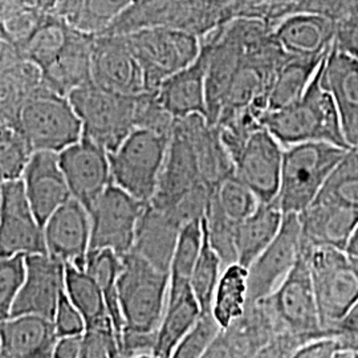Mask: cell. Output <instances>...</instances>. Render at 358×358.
<instances>
[{
  "label": "cell",
  "instance_id": "6da1fadb",
  "mask_svg": "<svg viewBox=\"0 0 358 358\" xmlns=\"http://www.w3.org/2000/svg\"><path fill=\"white\" fill-rule=\"evenodd\" d=\"M320 66L299 101L267 110L262 117V125L284 148L309 141L331 142L350 148L332 94L321 83Z\"/></svg>",
  "mask_w": 358,
  "mask_h": 358
},
{
  "label": "cell",
  "instance_id": "7a4b0ae2",
  "mask_svg": "<svg viewBox=\"0 0 358 358\" xmlns=\"http://www.w3.org/2000/svg\"><path fill=\"white\" fill-rule=\"evenodd\" d=\"M349 148L309 141L284 148L278 203L284 214H300L319 196Z\"/></svg>",
  "mask_w": 358,
  "mask_h": 358
},
{
  "label": "cell",
  "instance_id": "3957f363",
  "mask_svg": "<svg viewBox=\"0 0 358 358\" xmlns=\"http://www.w3.org/2000/svg\"><path fill=\"white\" fill-rule=\"evenodd\" d=\"M117 288L125 328L157 332L166 308L170 273L155 268L130 251L122 256Z\"/></svg>",
  "mask_w": 358,
  "mask_h": 358
},
{
  "label": "cell",
  "instance_id": "277c9868",
  "mask_svg": "<svg viewBox=\"0 0 358 358\" xmlns=\"http://www.w3.org/2000/svg\"><path fill=\"white\" fill-rule=\"evenodd\" d=\"M125 36L145 75L146 90H158L164 80L192 64L202 51V40L177 27H142Z\"/></svg>",
  "mask_w": 358,
  "mask_h": 358
},
{
  "label": "cell",
  "instance_id": "5b68a950",
  "mask_svg": "<svg viewBox=\"0 0 358 358\" xmlns=\"http://www.w3.org/2000/svg\"><path fill=\"white\" fill-rule=\"evenodd\" d=\"M68 97L83 122V136L109 153L136 129V96L105 90L90 81L71 92Z\"/></svg>",
  "mask_w": 358,
  "mask_h": 358
},
{
  "label": "cell",
  "instance_id": "8992f818",
  "mask_svg": "<svg viewBox=\"0 0 358 358\" xmlns=\"http://www.w3.org/2000/svg\"><path fill=\"white\" fill-rule=\"evenodd\" d=\"M266 301L279 333H294L306 343L332 337L321 325L320 313L309 268V248L303 244L292 271ZM278 333V334H279Z\"/></svg>",
  "mask_w": 358,
  "mask_h": 358
},
{
  "label": "cell",
  "instance_id": "52a82bcc",
  "mask_svg": "<svg viewBox=\"0 0 358 358\" xmlns=\"http://www.w3.org/2000/svg\"><path fill=\"white\" fill-rule=\"evenodd\" d=\"M170 137L134 129L115 152L109 153L112 180L143 203L157 192Z\"/></svg>",
  "mask_w": 358,
  "mask_h": 358
},
{
  "label": "cell",
  "instance_id": "ba28073f",
  "mask_svg": "<svg viewBox=\"0 0 358 358\" xmlns=\"http://www.w3.org/2000/svg\"><path fill=\"white\" fill-rule=\"evenodd\" d=\"M36 150L60 153L83 138V122L69 97L44 87L19 110L13 124Z\"/></svg>",
  "mask_w": 358,
  "mask_h": 358
},
{
  "label": "cell",
  "instance_id": "9c48e42d",
  "mask_svg": "<svg viewBox=\"0 0 358 358\" xmlns=\"http://www.w3.org/2000/svg\"><path fill=\"white\" fill-rule=\"evenodd\" d=\"M309 268L321 325L333 337L337 324L358 301V271L344 250L332 247L309 248Z\"/></svg>",
  "mask_w": 358,
  "mask_h": 358
},
{
  "label": "cell",
  "instance_id": "30bf717a",
  "mask_svg": "<svg viewBox=\"0 0 358 358\" xmlns=\"http://www.w3.org/2000/svg\"><path fill=\"white\" fill-rule=\"evenodd\" d=\"M146 205L112 183L90 210V250L109 248L120 256L129 254Z\"/></svg>",
  "mask_w": 358,
  "mask_h": 358
},
{
  "label": "cell",
  "instance_id": "8fae6325",
  "mask_svg": "<svg viewBox=\"0 0 358 358\" xmlns=\"http://www.w3.org/2000/svg\"><path fill=\"white\" fill-rule=\"evenodd\" d=\"M47 252L44 227L28 201L23 179L3 180L0 187V257Z\"/></svg>",
  "mask_w": 358,
  "mask_h": 358
},
{
  "label": "cell",
  "instance_id": "7c38bea8",
  "mask_svg": "<svg viewBox=\"0 0 358 358\" xmlns=\"http://www.w3.org/2000/svg\"><path fill=\"white\" fill-rule=\"evenodd\" d=\"M303 247L299 214H284L282 229L272 243L248 267V303L272 294L288 276Z\"/></svg>",
  "mask_w": 358,
  "mask_h": 358
},
{
  "label": "cell",
  "instance_id": "4fadbf2b",
  "mask_svg": "<svg viewBox=\"0 0 358 358\" xmlns=\"http://www.w3.org/2000/svg\"><path fill=\"white\" fill-rule=\"evenodd\" d=\"M92 81L105 90L129 96L146 90L141 63L125 34L96 35L92 52Z\"/></svg>",
  "mask_w": 358,
  "mask_h": 358
},
{
  "label": "cell",
  "instance_id": "5bb4252c",
  "mask_svg": "<svg viewBox=\"0 0 358 358\" xmlns=\"http://www.w3.org/2000/svg\"><path fill=\"white\" fill-rule=\"evenodd\" d=\"M72 196L90 211L112 183L109 152L83 136L59 153Z\"/></svg>",
  "mask_w": 358,
  "mask_h": 358
},
{
  "label": "cell",
  "instance_id": "9a60e30c",
  "mask_svg": "<svg viewBox=\"0 0 358 358\" xmlns=\"http://www.w3.org/2000/svg\"><path fill=\"white\" fill-rule=\"evenodd\" d=\"M284 146L266 127L250 136L235 159V176L254 192L259 202L278 198L282 178Z\"/></svg>",
  "mask_w": 358,
  "mask_h": 358
},
{
  "label": "cell",
  "instance_id": "2e32d148",
  "mask_svg": "<svg viewBox=\"0 0 358 358\" xmlns=\"http://www.w3.org/2000/svg\"><path fill=\"white\" fill-rule=\"evenodd\" d=\"M65 292V263L51 254L27 255V278L15 299L11 316L34 313L55 319Z\"/></svg>",
  "mask_w": 358,
  "mask_h": 358
},
{
  "label": "cell",
  "instance_id": "e0dca14e",
  "mask_svg": "<svg viewBox=\"0 0 358 358\" xmlns=\"http://www.w3.org/2000/svg\"><path fill=\"white\" fill-rule=\"evenodd\" d=\"M279 333L264 300L247 304L243 315L223 328L203 357H257Z\"/></svg>",
  "mask_w": 358,
  "mask_h": 358
},
{
  "label": "cell",
  "instance_id": "ac0fdd59",
  "mask_svg": "<svg viewBox=\"0 0 358 358\" xmlns=\"http://www.w3.org/2000/svg\"><path fill=\"white\" fill-rule=\"evenodd\" d=\"M321 83L332 94L349 146H358V57L334 44L322 60Z\"/></svg>",
  "mask_w": 358,
  "mask_h": 358
},
{
  "label": "cell",
  "instance_id": "d6986e66",
  "mask_svg": "<svg viewBox=\"0 0 358 358\" xmlns=\"http://www.w3.org/2000/svg\"><path fill=\"white\" fill-rule=\"evenodd\" d=\"M22 179L28 201L43 227L55 211L73 198L56 152L36 150Z\"/></svg>",
  "mask_w": 358,
  "mask_h": 358
},
{
  "label": "cell",
  "instance_id": "ffe728a7",
  "mask_svg": "<svg viewBox=\"0 0 358 358\" xmlns=\"http://www.w3.org/2000/svg\"><path fill=\"white\" fill-rule=\"evenodd\" d=\"M44 236L48 254L85 268L90 250V215L85 206L69 199L47 220Z\"/></svg>",
  "mask_w": 358,
  "mask_h": 358
},
{
  "label": "cell",
  "instance_id": "44dd1931",
  "mask_svg": "<svg viewBox=\"0 0 358 358\" xmlns=\"http://www.w3.org/2000/svg\"><path fill=\"white\" fill-rule=\"evenodd\" d=\"M201 183L203 179L192 143L174 124L158 187L150 203L169 213Z\"/></svg>",
  "mask_w": 358,
  "mask_h": 358
},
{
  "label": "cell",
  "instance_id": "7402d4cb",
  "mask_svg": "<svg viewBox=\"0 0 358 358\" xmlns=\"http://www.w3.org/2000/svg\"><path fill=\"white\" fill-rule=\"evenodd\" d=\"M176 127L187 137L196 157L201 177L210 189L235 174V164L222 141L217 125L203 115H192L176 120Z\"/></svg>",
  "mask_w": 358,
  "mask_h": 358
},
{
  "label": "cell",
  "instance_id": "603a6c76",
  "mask_svg": "<svg viewBox=\"0 0 358 358\" xmlns=\"http://www.w3.org/2000/svg\"><path fill=\"white\" fill-rule=\"evenodd\" d=\"M3 358H51L59 334L53 320L26 313L0 320Z\"/></svg>",
  "mask_w": 358,
  "mask_h": 358
},
{
  "label": "cell",
  "instance_id": "cb8c5ba5",
  "mask_svg": "<svg viewBox=\"0 0 358 358\" xmlns=\"http://www.w3.org/2000/svg\"><path fill=\"white\" fill-rule=\"evenodd\" d=\"M303 244L308 248L345 250L358 224V211L332 202L315 201L299 214Z\"/></svg>",
  "mask_w": 358,
  "mask_h": 358
},
{
  "label": "cell",
  "instance_id": "d4e9b609",
  "mask_svg": "<svg viewBox=\"0 0 358 358\" xmlns=\"http://www.w3.org/2000/svg\"><path fill=\"white\" fill-rule=\"evenodd\" d=\"M182 224L166 211L148 203L137 224L131 251L170 273Z\"/></svg>",
  "mask_w": 358,
  "mask_h": 358
},
{
  "label": "cell",
  "instance_id": "484cf974",
  "mask_svg": "<svg viewBox=\"0 0 358 358\" xmlns=\"http://www.w3.org/2000/svg\"><path fill=\"white\" fill-rule=\"evenodd\" d=\"M208 52L202 43V51L192 64L167 77L157 90L158 97L174 118L203 115L207 117L206 73Z\"/></svg>",
  "mask_w": 358,
  "mask_h": 358
},
{
  "label": "cell",
  "instance_id": "4316f807",
  "mask_svg": "<svg viewBox=\"0 0 358 358\" xmlns=\"http://www.w3.org/2000/svg\"><path fill=\"white\" fill-rule=\"evenodd\" d=\"M96 35L71 27L69 38L63 51L52 64L43 69L47 88L69 96L71 92L92 81V52Z\"/></svg>",
  "mask_w": 358,
  "mask_h": 358
},
{
  "label": "cell",
  "instance_id": "83f0119b",
  "mask_svg": "<svg viewBox=\"0 0 358 358\" xmlns=\"http://www.w3.org/2000/svg\"><path fill=\"white\" fill-rule=\"evenodd\" d=\"M202 315L190 282L170 284L166 308L157 331L154 358H170Z\"/></svg>",
  "mask_w": 358,
  "mask_h": 358
},
{
  "label": "cell",
  "instance_id": "f1b7e54d",
  "mask_svg": "<svg viewBox=\"0 0 358 358\" xmlns=\"http://www.w3.org/2000/svg\"><path fill=\"white\" fill-rule=\"evenodd\" d=\"M332 23L316 13H297L282 20L273 38L288 56H324L332 48Z\"/></svg>",
  "mask_w": 358,
  "mask_h": 358
},
{
  "label": "cell",
  "instance_id": "f546056e",
  "mask_svg": "<svg viewBox=\"0 0 358 358\" xmlns=\"http://www.w3.org/2000/svg\"><path fill=\"white\" fill-rule=\"evenodd\" d=\"M284 213L278 199L259 202L254 213L241 222L238 229V263L250 267L282 229Z\"/></svg>",
  "mask_w": 358,
  "mask_h": 358
},
{
  "label": "cell",
  "instance_id": "4dcf8cb0",
  "mask_svg": "<svg viewBox=\"0 0 358 358\" xmlns=\"http://www.w3.org/2000/svg\"><path fill=\"white\" fill-rule=\"evenodd\" d=\"M138 0H57L56 16L75 29L99 35L106 32Z\"/></svg>",
  "mask_w": 358,
  "mask_h": 358
},
{
  "label": "cell",
  "instance_id": "1f68e13d",
  "mask_svg": "<svg viewBox=\"0 0 358 358\" xmlns=\"http://www.w3.org/2000/svg\"><path fill=\"white\" fill-rule=\"evenodd\" d=\"M0 115L1 124H13L22 106L43 90V72L26 57L1 66Z\"/></svg>",
  "mask_w": 358,
  "mask_h": 358
},
{
  "label": "cell",
  "instance_id": "d6a6232c",
  "mask_svg": "<svg viewBox=\"0 0 358 358\" xmlns=\"http://www.w3.org/2000/svg\"><path fill=\"white\" fill-rule=\"evenodd\" d=\"M327 55L313 57L288 56L273 77L269 90L268 110L299 101L307 92Z\"/></svg>",
  "mask_w": 358,
  "mask_h": 358
},
{
  "label": "cell",
  "instance_id": "836d02e7",
  "mask_svg": "<svg viewBox=\"0 0 358 358\" xmlns=\"http://www.w3.org/2000/svg\"><path fill=\"white\" fill-rule=\"evenodd\" d=\"M85 269L97 282L103 291L108 313L113 321L117 338H118V345H120L121 336L125 329V320H124L120 297H118V288H117L118 276L122 269V256L118 255L113 250H109V248L90 250L87 256Z\"/></svg>",
  "mask_w": 358,
  "mask_h": 358
},
{
  "label": "cell",
  "instance_id": "e575fe53",
  "mask_svg": "<svg viewBox=\"0 0 358 358\" xmlns=\"http://www.w3.org/2000/svg\"><path fill=\"white\" fill-rule=\"evenodd\" d=\"M247 303L248 268L241 263H232L220 275L211 312L223 329L243 315Z\"/></svg>",
  "mask_w": 358,
  "mask_h": 358
},
{
  "label": "cell",
  "instance_id": "d590c367",
  "mask_svg": "<svg viewBox=\"0 0 358 358\" xmlns=\"http://www.w3.org/2000/svg\"><path fill=\"white\" fill-rule=\"evenodd\" d=\"M65 292L83 315L87 327L109 316L103 291L87 269L65 263Z\"/></svg>",
  "mask_w": 358,
  "mask_h": 358
},
{
  "label": "cell",
  "instance_id": "8d00e7d4",
  "mask_svg": "<svg viewBox=\"0 0 358 358\" xmlns=\"http://www.w3.org/2000/svg\"><path fill=\"white\" fill-rule=\"evenodd\" d=\"M71 27L59 16H51L19 45L24 57L43 71L55 62L69 38Z\"/></svg>",
  "mask_w": 358,
  "mask_h": 358
},
{
  "label": "cell",
  "instance_id": "74e56055",
  "mask_svg": "<svg viewBox=\"0 0 358 358\" xmlns=\"http://www.w3.org/2000/svg\"><path fill=\"white\" fill-rule=\"evenodd\" d=\"M316 201L332 202L358 211V146H350L346 150Z\"/></svg>",
  "mask_w": 358,
  "mask_h": 358
},
{
  "label": "cell",
  "instance_id": "f35d334b",
  "mask_svg": "<svg viewBox=\"0 0 358 358\" xmlns=\"http://www.w3.org/2000/svg\"><path fill=\"white\" fill-rule=\"evenodd\" d=\"M239 224L241 223L232 220L223 213L214 199V195H211L210 205L203 217V227L208 242L222 260L223 268L232 263H238L236 239Z\"/></svg>",
  "mask_w": 358,
  "mask_h": 358
},
{
  "label": "cell",
  "instance_id": "ab89813d",
  "mask_svg": "<svg viewBox=\"0 0 358 358\" xmlns=\"http://www.w3.org/2000/svg\"><path fill=\"white\" fill-rule=\"evenodd\" d=\"M203 241V219L192 220L182 226L170 268V284L190 282L192 271L195 268V264L202 252Z\"/></svg>",
  "mask_w": 358,
  "mask_h": 358
},
{
  "label": "cell",
  "instance_id": "60d3db41",
  "mask_svg": "<svg viewBox=\"0 0 358 358\" xmlns=\"http://www.w3.org/2000/svg\"><path fill=\"white\" fill-rule=\"evenodd\" d=\"M0 176L3 180L23 178L27 166L35 153L24 133L8 124H0Z\"/></svg>",
  "mask_w": 358,
  "mask_h": 358
},
{
  "label": "cell",
  "instance_id": "b9f144b4",
  "mask_svg": "<svg viewBox=\"0 0 358 358\" xmlns=\"http://www.w3.org/2000/svg\"><path fill=\"white\" fill-rule=\"evenodd\" d=\"M222 272H223L222 260L214 251V248L211 247L205 232L202 252L199 255V259L195 264V268L192 271V278H190V287L201 306L202 313L211 312L214 294H215V289H217Z\"/></svg>",
  "mask_w": 358,
  "mask_h": 358
},
{
  "label": "cell",
  "instance_id": "7bdbcfd3",
  "mask_svg": "<svg viewBox=\"0 0 358 358\" xmlns=\"http://www.w3.org/2000/svg\"><path fill=\"white\" fill-rule=\"evenodd\" d=\"M213 195L223 213L238 223L251 215L259 205L254 192L235 174L217 185Z\"/></svg>",
  "mask_w": 358,
  "mask_h": 358
},
{
  "label": "cell",
  "instance_id": "ee69618b",
  "mask_svg": "<svg viewBox=\"0 0 358 358\" xmlns=\"http://www.w3.org/2000/svg\"><path fill=\"white\" fill-rule=\"evenodd\" d=\"M176 120L161 103L157 90H145L136 94L134 125L162 136H171Z\"/></svg>",
  "mask_w": 358,
  "mask_h": 358
},
{
  "label": "cell",
  "instance_id": "f6af8a7d",
  "mask_svg": "<svg viewBox=\"0 0 358 358\" xmlns=\"http://www.w3.org/2000/svg\"><path fill=\"white\" fill-rule=\"evenodd\" d=\"M27 278V255L0 257V320L10 317L15 299Z\"/></svg>",
  "mask_w": 358,
  "mask_h": 358
},
{
  "label": "cell",
  "instance_id": "bcb514c9",
  "mask_svg": "<svg viewBox=\"0 0 358 358\" xmlns=\"http://www.w3.org/2000/svg\"><path fill=\"white\" fill-rule=\"evenodd\" d=\"M83 358L120 357V345L110 316L88 325L83 333Z\"/></svg>",
  "mask_w": 358,
  "mask_h": 358
},
{
  "label": "cell",
  "instance_id": "7dc6e473",
  "mask_svg": "<svg viewBox=\"0 0 358 358\" xmlns=\"http://www.w3.org/2000/svg\"><path fill=\"white\" fill-rule=\"evenodd\" d=\"M222 327L214 317L213 312L202 313L201 317L194 324L190 332L179 343L173 357H203L207 349L214 343Z\"/></svg>",
  "mask_w": 358,
  "mask_h": 358
},
{
  "label": "cell",
  "instance_id": "c3c4849f",
  "mask_svg": "<svg viewBox=\"0 0 358 358\" xmlns=\"http://www.w3.org/2000/svg\"><path fill=\"white\" fill-rule=\"evenodd\" d=\"M341 350L337 358H358V301L337 324L334 336Z\"/></svg>",
  "mask_w": 358,
  "mask_h": 358
},
{
  "label": "cell",
  "instance_id": "681fc988",
  "mask_svg": "<svg viewBox=\"0 0 358 358\" xmlns=\"http://www.w3.org/2000/svg\"><path fill=\"white\" fill-rule=\"evenodd\" d=\"M157 332H141L125 328L120 341V357L154 358Z\"/></svg>",
  "mask_w": 358,
  "mask_h": 358
},
{
  "label": "cell",
  "instance_id": "f907efd6",
  "mask_svg": "<svg viewBox=\"0 0 358 358\" xmlns=\"http://www.w3.org/2000/svg\"><path fill=\"white\" fill-rule=\"evenodd\" d=\"M53 322L59 337L69 336V334H81L84 333L87 327L83 315L71 301L66 292L62 294L60 297Z\"/></svg>",
  "mask_w": 358,
  "mask_h": 358
},
{
  "label": "cell",
  "instance_id": "816d5d0a",
  "mask_svg": "<svg viewBox=\"0 0 358 358\" xmlns=\"http://www.w3.org/2000/svg\"><path fill=\"white\" fill-rule=\"evenodd\" d=\"M340 350L341 346L336 337H321L301 346L294 358H336Z\"/></svg>",
  "mask_w": 358,
  "mask_h": 358
},
{
  "label": "cell",
  "instance_id": "f5cc1de1",
  "mask_svg": "<svg viewBox=\"0 0 358 358\" xmlns=\"http://www.w3.org/2000/svg\"><path fill=\"white\" fill-rule=\"evenodd\" d=\"M83 353V333L69 334L57 338L53 350V357L76 358L81 357Z\"/></svg>",
  "mask_w": 358,
  "mask_h": 358
},
{
  "label": "cell",
  "instance_id": "db71d44e",
  "mask_svg": "<svg viewBox=\"0 0 358 358\" xmlns=\"http://www.w3.org/2000/svg\"><path fill=\"white\" fill-rule=\"evenodd\" d=\"M341 51L348 52L358 57V22L349 28H345L341 35H338L337 43L334 44Z\"/></svg>",
  "mask_w": 358,
  "mask_h": 358
},
{
  "label": "cell",
  "instance_id": "11a10c76",
  "mask_svg": "<svg viewBox=\"0 0 358 358\" xmlns=\"http://www.w3.org/2000/svg\"><path fill=\"white\" fill-rule=\"evenodd\" d=\"M344 251H345L346 256L349 257L350 263L353 264V267L358 271V224L353 231Z\"/></svg>",
  "mask_w": 358,
  "mask_h": 358
}]
</instances>
